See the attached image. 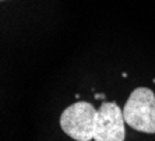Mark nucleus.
Here are the masks:
<instances>
[{"label": "nucleus", "instance_id": "obj_4", "mask_svg": "<svg viewBox=\"0 0 155 141\" xmlns=\"http://www.w3.org/2000/svg\"><path fill=\"white\" fill-rule=\"evenodd\" d=\"M95 98H97V99H102V98H104V95H102V94H95Z\"/></svg>", "mask_w": 155, "mask_h": 141}, {"label": "nucleus", "instance_id": "obj_1", "mask_svg": "<svg viewBox=\"0 0 155 141\" xmlns=\"http://www.w3.org/2000/svg\"><path fill=\"white\" fill-rule=\"evenodd\" d=\"M123 116L131 129L155 134V94L150 88H136L123 108Z\"/></svg>", "mask_w": 155, "mask_h": 141}, {"label": "nucleus", "instance_id": "obj_2", "mask_svg": "<svg viewBox=\"0 0 155 141\" xmlns=\"http://www.w3.org/2000/svg\"><path fill=\"white\" fill-rule=\"evenodd\" d=\"M98 110L88 102H76L64 109L60 116V127L76 141L94 140Z\"/></svg>", "mask_w": 155, "mask_h": 141}, {"label": "nucleus", "instance_id": "obj_3", "mask_svg": "<svg viewBox=\"0 0 155 141\" xmlns=\"http://www.w3.org/2000/svg\"><path fill=\"white\" fill-rule=\"evenodd\" d=\"M124 116L116 102H104L98 110L94 141H124Z\"/></svg>", "mask_w": 155, "mask_h": 141}]
</instances>
